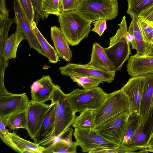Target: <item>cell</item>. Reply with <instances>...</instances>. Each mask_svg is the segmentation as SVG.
Returning a JSON list of instances; mask_svg holds the SVG:
<instances>
[{"instance_id": "obj_18", "label": "cell", "mask_w": 153, "mask_h": 153, "mask_svg": "<svg viewBox=\"0 0 153 153\" xmlns=\"http://www.w3.org/2000/svg\"><path fill=\"white\" fill-rule=\"evenodd\" d=\"M51 34L55 49L59 58L70 62L72 57L69 44L60 28L55 26L51 27Z\"/></svg>"}, {"instance_id": "obj_40", "label": "cell", "mask_w": 153, "mask_h": 153, "mask_svg": "<svg viewBox=\"0 0 153 153\" xmlns=\"http://www.w3.org/2000/svg\"><path fill=\"white\" fill-rule=\"evenodd\" d=\"M153 152V136L149 143L148 148L146 150V152Z\"/></svg>"}, {"instance_id": "obj_36", "label": "cell", "mask_w": 153, "mask_h": 153, "mask_svg": "<svg viewBox=\"0 0 153 153\" xmlns=\"http://www.w3.org/2000/svg\"><path fill=\"white\" fill-rule=\"evenodd\" d=\"M35 13L36 14V25L40 18L42 19H44V16L42 11V0H31Z\"/></svg>"}, {"instance_id": "obj_33", "label": "cell", "mask_w": 153, "mask_h": 153, "mask_svg": "<svg viewBox=\"0 0 153 153\" xmlns=\"http://www.w3.org/2000/svg\"><path fill=\"white\" fill-rule=\"evenodd\" d=\"M30 23L35 20V13L31 0H19Z\"/></svg>"}, {"instance_id": "obj_27", "label": "cell", "mask_w": 153, "mask_h": 153, "mask_svg": "<svg viewBox=\"0 0 153 153\" xmlns=\"http://www.w3.org/2000/svg\"><path fill=\"white\" fill-rule=\"evenodd\" d=\"M140 124L139 115L135 113H130L127 118L126 132L122 145L127 147Z\"/></svg>"}, {"instance_id": "obj_37", "label": "cell", "mask_w": 153, "mask_h": 153, "mask_svg": "<svg viewBox=\"0 0 153 153\" xmlns=\"http://www.w3.org/2000/svg\"><path fill=\"white\" fill-rule=\"evenodd\" d=\"M132 152L128 148L123 146L121 144L117 147L112 149H106L96 151L94 153H119Z\"/></svg>"}, {"instance_id": "obj_10", "label": "cell", "mask_w": 153, "mask_h": 153, "mask_svg": "<svg viewBox=\"0 0 153 153\" xmlns=\"http://www.w3.org/2000/svg\"><path fill=\"white\" fill-rule=\"evenodd\" d=\"M13 5L15 14V22L20 28L25 39L28 41L30 48L45 56V55L32 30L31 23L19 0H14Z\"/></svg>"}, {"instance_id": "obj_8", "label": "cell", "mask_w": 153, "mask_h": 153, "mask_svg": "<svg viewBox=\"0 0 153 153\" xmlns=\"http://www.w3.org/2000/svg\"><path fill=\"white\" fill-rule=\"evenodd\" d=\"M130 113L123 114L94 126L93 130L106 139L118 145L122 144Z\"/></svg>"}, {"instance_id": "obj_31", "label": "cell", "mask_w": 153, "mask_h": 153, "mask_svg": "<svg viewBox=\"0 0 153 153\" xmlns=\"http://www.w3.org/2000/svg\"><path fill=\"white\" fill-rule=\"evenodd\" d=\"M42 11L45 18H48L50 14L58 16L61 13L59 0H43Z\"/></svg>"}, {"instance_id": "obj_6", "label": "cell", "mask_w": 153, "mask_h": 153, "mask_svg": "<svg viewBox=\"0 0 153 153\" xmlns=\"http://www.w3.org/2000/svg\"><path fill=\"white\" fill-rule=\"evenodd\" d=\"M126 113H130L129 102L127 96L120 89L110 93L106 101L97 111L95 126Z\"/></svg>"}, {"instance_id": "obj_42", "label": "cell", "mask_w": 153, "mask_h": 153, "mask_svg": "<svg viewBox=\"0 0 153 153\" xmlns=\"http://www.w3.org/2000/svg\"><path fill=\"white\" fill-rule=\"evenodd\" d=\"M151 108L152 109L153 111V95L152 98V105H151Z\"/></svg>"}, {"instance_id": "obj_12", "label": "cell", "mask_w": 153, "mask_h": 153, "mask_svg": "<svg viewBox=\"0 0 153 153\" xmlns=\"http://www.w3.org/2000/svg\"><path fill=\"white\" fill-rule=\"evenodd\" d=\"M50 106V105L30 101L26 110V130L32 140L39 130Z\"/></svg>"}, {"instance_id": "obj_38", "label": "cell", "mask_w": 153, "mask_h": 153, "mask_svg": "<svg viewBox=\"0 0 153 153\" xmlns=\"http://www.w3.org/2000/svg\"><path fill=\"white\" fill-rule=\"evenodd\" d=\"M138 17L148 23L153 24V5L141 13Z\"/></svg>"}, {"instance_id": "obj_35", "label": "cell", "mask_w": 153, "mask_h": 153, "mask_svg": "<svg viewBox=\"0 0 153 153\" xmlns=\"http://www.w3.org/2000/svg\"><path fill=\"white\" fill-rule=\"evenodd\" d=\"M105 19H101L94 21V27L91 30L97 33L99 36H101L107 28L106 21Z\"/></svg>"}, {"instance_id": "obj_43", "label": "cell", "mask_w": 153, "mask_h": 153, "mask_svg": "<svg viewBox=\"0 0 153 153\" xmlns=\"http://www.w3.org/2000/svg\"><path fill=\"white\" fill-rule=\"evenodd\" d=\"M82 0H78V4L82 1Z\"/></svg>"}, {"instance_id": "obj_22", "label": "cell", "mask_w": 153, "mask_h": 153, "mask_svg": "<svg viewBox=\"0 0 153 153\" xmlns=\"http://www.w3.org/2000/svg\"><path fill=\"white\" fill-rule=\"evenodd\" d=\"M35 20H32L31 25L32 30L41 47L42 49L48 59L50 63L55 64L59 61V57L56 51L46 40L36 26Z\"/></svg>"}, {"instance_id": "obj_19", "label": "cell", "mask_w": 153, "mask_h": 153, "mask_svg": "<svg viewBox=\"0 0 153 153\" xmlns=\"http://www.w3.org/2000/svg\"><path fill=\"white\" fill-rule=\"evenodd\" d=\"M145 82L140 102V117L141 123L147 118L151 108L153 95V74L144 76Z\"/></svg>"}, {"instance_id": "obj_30", "label": "cell", "mask_w": 153, "mask_h": 153, "mask_svg": "<svg viewBox=\"0 0 153 153\" xmlns=\"http://www.w3.org/2000/svg\"><path fill=\"white\" fill-rule=\"evenodd\" d=\"M74 82L84 89H88L98 87L103 82L101 80L93 77L72 76H70Z\"/></svg>"}, {"instance_id": "obj_13", "label": "cell", "mask_w": 153, "mask_h": 153, "mask_svg": "<svg viewBox=\"0 0 153 153\" xmlns=\"http://www.w3.org/2000/svg\"><path fill=\"white\" fill-rule=\"evenodd\" d=\"M30 101L25 93L9 92L0 95V118H5L13 114L27 110Z\"/></svg>"}, {"instance_id": "obj_44", "label": "cell", "mask_w": 153, "mask_h": 153, "mask_svg": "<svg viewBox=\"0 0 153 153\" xmlns=\"http://www.w3.org/2000/svg\"></svg>"}, {"instance_id": "obj_2", "label": "cell", "mask_w": 153, "mask_h": 153, "mask_svg": "<svg viewBox=\"0 0 153 153\" xmlns=\"http://www.w3.org/2000/svg\"><path fill=\"white\" fill-rule=\"evenodd\" d=\"M100 87L85 89L77 88L67 94L74 112H81L87 109L98 111L110 96Z\"/></svg>"}, {"instance_id": "obj_3", "label": "cell", "mask_w": 153, "mask_h": 153, "mask_svg": "<svg viewBox=\"0 0 153 153\" xmlns=\"http://www.w3.org/2000/svg\"><path fill=\"white\" fill-rule=\"evenodd\" d=\"M118 25L119 28L116 34L110 39L109 46L104 48L107 56L114 66L116 71L121 69L131 54L130 42L126 37L128 31L125 16Z\"/></svg>"}, {"instance_id": "obj_7", "label": "cell", "mask_w": 153, "mask_h": 153, "mask_svg": "<svg viewBox=\"0 0 153 153\" xmlns=\"http://www.w3.org/2000/svg\"><path fill=\"white\" fill-rule=\"evenodd\" d=\"M73 134L78 146L81 147L84 152L94 153L97 151L114 148L119 146L106 139L93 130L89 131L74 128Z\"/></svg>"}, {"instance_id": "obj_16", "label": "cell", "mask_w": 153, "mask_h": 153, "mask_svg": "<svg viewBox=\"0 0 153 153\" xmlns=\"http://www.w3.org/2000/svg\"><path fill=\"white\" fill-rule=\"evenodd\" d=\"M55 85L49 75H43L31 86V100L43 103L51 100Z\"/></svg>"}, {"instance_id": "obj_15", "label": "cell", "mask_w": 153, "mask_h": 153, "mask_svg": "<svg viewBox=\"0 0 153 153\" xmlns=\"http://www.w3.org/2000/svg\"><path fill=\"white\" fill-rule=\"evenodd\" d=\"M55 107L51 102L41 127L33 140L34 143L43 146L53 143L55 140Z\"/></svg>"}, {"instance_id": "obj_5", "label": "cell", "mask_w": 153, "mask_h": 153, "mask_svg": "<svg viewBox=\"0 0 153 153\" xmlns=\"http://www.w3.org/2000/svg\"><path fill=\"white\" fill-rule=\"evenodd\" d=\"M51 100L55 107V140L72 125L76 117L75 113L68 99L67 94L57 85H55Z\"/></svg>"}, {"instance_id": "obj_41", "label": "cell", "mask_w": 153, "mask_h": 153, "mask_svg": "<svg viewBox=\"0 0 153 153\" xmlns=\"http://www.w3.org/2000/svg\"><path fill=\"white\" fill-rule=\"evenodd\" d=\"M146 56H153V43L150 45Z\"/></svg>"}, {"instance_id": "obj_26", "label": "cell", "mask_w": 153, "mask_h": 153, "mask_svg": "<svg viewBox=\"0 0 153 153\" xmlns=\"http://www.w3.org/2000/svg\"><path fill=\"white\" fill-rule=\"evenodd\" d=\"M77 146L76 142L72 141V138L66 139L58 138L46 148L45 153H76Z\"/></svg>"}, {"instance_id": "obj_1", "label": "cell", "mask_w": 153, "mask_h": 153, "mask_svg": "<svg viewBox=\"0 0 153 153\" xmlns=\"http://www.w3.org/2000/svg\"><path fill=\"white\" fill-rule=\"evenodd\" d=\"M58 17L60 28L69 45H78L82 39L88 37L91 30L92 22L76 10L62 12Z\"/></svg>"}, {"instance_id": "obj_4", "label": "cell", "mask_w": 153, "mask_h": 153, "mask_svg": "<svg viewBox=\"0 0 153 153\" xmlns=\"http://www.w3.org/2000/svg\"><path fill=\"white\" fill-rule=\"evenodd\" d=\"M118 10L117 0H82L75 9L92 22L101 19L113 20L117 16Z\"/></svg>"}, {"instance_id": "obj_29", "label": "cell", "mask_w": 153, "mask_h": 153, "mask_svg": "<svg viewBox=\"0 0 153 153\" xmlns=\"http://www.w3.org/2000/svg\"><path fill=\"white\" fill-rule=\"evenodd\" d=\"M7 126L15 130L19 128L27 129L26 110L19 112L6 118Z\"/></svg>"}, {"instance_id": "obj_14", "label": "cell", "mask_w": 153, "mask_h": 153, "mask_svg": "<svg viewBox=\"0 0 153 153\" xmlns=\"http://www.w3.org/2000/svg\"><path fill=\"white\" fill-rule=\"evenodd\" d=\"M145 82L144 76L131 77L121 88L128 99L130 113H135L140 115V102Z\"/></svg>"}, {"instance_id": "obj_20", "label": "cell", "mask_w": 153, "mask_h": 153, "mask_svg": "<svg viewBox=\"0 0 153 153\" xmlns=\"http://www.w3.org/2000/svg\"><path fill=\"white\" fill-rule=\"evenodd\" d=\"M88 64L109 71L116 72L114 66L107 56L104 48L97 42L93 45L91 60Z\"/></svg>"}, {"instance_id": "obj_9", "label": "cell", "mask_w": 153, "mask_h": 153, "mask_svg": "<svg viewBox=\"0 0 153 153\" xmlns=\"http://www.w3.org/2000/svg\"><path fill=\"white\" fill-rule=\"evenodd\" d=\"M63 75L85 76L99 79L103 82H112L115 76V72H111L86 64L68 63L59 68Z\"/></svg>"}, {"instance_id": "obj_21", "label": "cell", "mask_w": 153, "mask_h": 153, "mask_svg": "<svg viewBox=\"0 0 153 153\" xmlns=\"http://www.w3.org/2000/svg\"><path fill=\"white\" fill-rule=\"evenodd\" d=\"M24 39H25L24 36L16 25L15 32L7 38L3 47L2 58L6 65L9 60L16 57L18 47L20 43Z\"/></svg>"}, {"instance_id": "obj_17", "label": "cell", "mask_w": 153, "mask_h": 153, "mask_svg": "<svg viewBox=\"0 0 153 153\" xmlns=\"http://www.w3.org/2000/svg\"><path fill=\"white\" fill-rule=\"evenodd\" d=\"M127 72L131 77L153 74V56H131L127 65Z\"/></svg>"}, {"instance_id": "obj_39", "label": "cell", "mask_w": 153, "mask_h": 153, "mask_svg": "<svg viewBox=\"0 0 153 153\" xmlns=\"http://www.w3.org/2000/svg\"><path fill=\"white\" fill-rule=\"evenodd\" d=\"M9 10L7 8L5 0H0V22L9 19Z\"/></svg>"}, {"instance_id": "obj_11", "label": "cell", "mask_w": 153, "mask_h": 153, "mask_svg": "<svg viewBox=\"0 0 153 153\" xmlns=\"http://www.w3.org/2000/svg\"><path fill=\"white\" fill-rule=\"evenodd\" d=\"M153 111L151 108L148 117L140 125L127 147L133 152H146L153 136Z\"/></svg>"}, {"instance_id": "obj_28", "label": "cell", "mask_w": 153, "mask_h": 153, "mask_svg": "<svg viewBox=\"0 0 153 153\" xmlns=\"http://www.w3.org/2000/svg\"><path fill=\"white\" fill-rule=\"evenodd\" d=\"M127 13L132 18L138 17L140 14L153 5V0H126Z\"/></svg>"}, {"instance_id": "obj_25", "label": "cell", "mask_w": 153, "mask_h": 153, "mask_svg": "<svg viewBox=\"0 0 153 153\" xmlns=\"http://www.w3.org/2000/svg\"><path fill=\"white\" fill-rule=\"evenodd\" d=\"M133 31L135 39V50L137 56H146L149 50V45L144 40L140 29L137 17H133Z\"/></svg>"}, {"instance_id": "obj_32", "label": "cell", "mask_w": 153, "mask_h": 153, "mask_svg": "<svg viewBox=\"0 0 153 153\" xmlns=\"http://www.w3.org/2000/svg\"><path fill=\"white\" fill-rule=\"evenodd\" d=\"M139 26L145 41L149 46L153 43V24L137 17Z\"/></svg>"}, {"instance_id": "obj_23", "label": "cell", "mask_w": 153, "mask_h": 153, "mask_svg": "<svg viewBox=\"0 0 153 153\" xmlns=\"http://www.w3.org/2000/svg\"><path fill=\"white\" fill-rule=\"evenodd\" d=\"M9 136L21 153H43L46 150L44 146L23 139L16 133L8 132Z\"/></svg>"}, {"instance_id": "obj_34", "label": "cell", "mask_w": 153, "mask_h": 153, "mask_svg": "<svg viewBox=\"0 0 153 153\" xmlns=\"http://www.w3.org/2000/svg\"><path fill=\"white\" fill-rule=\"evenodd\" d=\"M78 4V0H59L61 13L75 10Z\"/></svg>"}, {"instance_id": "obj_24", "label": "cell", "mask_w": 153, "mask_h": 153, "mask_svg": "<svg viewBox=\"0 0 153 153\" xmlns=\"http://www.w3.org/2000/svg\"><path fill=\"white\" fill-rule=\"evenodd\" d=\"M97 111L87 109L81 112L78 116L75 117L72 126L74 128L82 129L89 131L93 130Z\"/></svg>"}]
</instances>
